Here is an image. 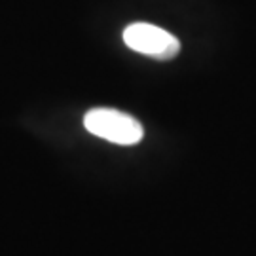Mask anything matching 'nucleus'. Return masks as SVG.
Instances as JSON below:
<instances>
[{
  "mask_svg": "<svg viewBox=\"0 0 256 256\" xmlns=\"http://www.w3.org/2000/svg\"><path fill=\"white\" fill-rule=\"evenodd\" d=\"M84 128L95 137L122 146H133L144 137V129L137 118L114 108H92L86 112Z\"/></svg>",
  "mask_w": 256,
  "mask_h": 256,
  "instance_id": "1",
  "label": "nucleus"
},
{
  "mask_svg": "<svg viewBox=\"0 0 256 256\" xmlns=\"http://www.w3.org/2000/svg\"><path fill=\"white\" fill-rule=\"evenodd\" d=\"M124 42L129 50L158 61H169L180 52L178 38L169 30L150 23H131L124 30Z\"/></svg>",
  "mask_w": 256,
  "mask_h": 256,
  "instance_id": "2",
  "label": "nucleus"
}]
</instances>
